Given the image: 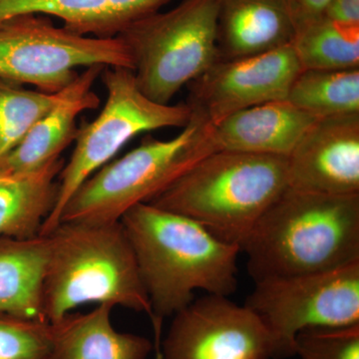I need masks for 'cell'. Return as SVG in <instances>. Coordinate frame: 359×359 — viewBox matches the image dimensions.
<instances>
[{
	"label": "cell",
	"mask_w": 359,
	"mask_h": 359,
	"mask_svg": "<svg viewBox=\"0 0 359 359\" xmlns=\"http://www.w3.org/2000/svg\"><path fill=\"white\" fill-rule=\"evenodd\" d=\"M287 188V158L218 150L149 204L192 219L219 240L241 248Z\"/></svg>",
	"instance_id": "277c9868"
},
{
	"label": "cell",
	"mask_w": 359,
	"mask_h": 359,
	"mask_svg": "<svg viewBox=\"0 0 359 359\" xmlns=\"http://www.w3.org/2000/svg\"><path fill=\"white\" fill-rule=\"evenodd\" d=\"M316 120L287 100L271 101L229 116L214 139L218 150L287 158Z\"/></svg>",
	"instance_id": "9a60e30c"
},
{
	"label": "cell",
	"mask_w": 359,
	"mask_h": 359,
	"mask_svg": "<svg viewBox=\"0 0 359 359\" xmlns=\"http://www.w3.org/2000/svg\"><path fill=\"white\" fill-rule=\"evenodd\" d=\"M101 75L107 100L95 120L77 129L76 146L59 174L57 199L42 224L40 236L49 235L58 226L61 212L73 194L132 138L158 129L183 128L190 121L192 108L188 104L151 100L139 89L130 68L105 67Z\"/></svg>",
	"instance_id": "52a82bcc"
},
{
	"label": "cell",
	"mask_w": 359,
	"mask_h": 359,
	"mask_svg": "<svg viewBox=\"0 0 359 359\" xmlns=\"http://www.w3.org/2000/svg\"><path fill=\"white\" fill-rule=\"evenodd\" d=\"M158 359H161L160 355H157Z\"/></svg>",
	"instance_id": "4316f807"
},
{
	"label": "cell",
	"mask_w": 359,
	"mask_h": 359,
	"mask_svg": "<svg viewBox=\"0 0 359 359\" xmlns=\"http://www.w3.org/2000/svg\"><path fill=\"white\" fill-rule=\"evenodd\" d=\"M302 359H359V323L304 328L294 339Z\"/></svg>",
	"instance_id": "cb8c5ba5"
},
{
	"label": "cell",
	"mask_w": 359,
	"mask_h": 359,
	"mask_svg": "<svg viewBox=\"0 0 359 359\" xmlns=\"http://www.w3.org/2000/svg\"><path fill=\"white\" fill-rule=\"evenodd\" d=\"M57 99L58 93L33 91L0 78V159L20 145Z\"/></svg>",
	"instance_id": "7402d4cb"
},
{
	"label": "cell",
	"mask_w": 359,
	"mask_h": 359,
	"mask_svg": "<svg viewBox=\"0 0 359 359\" xmlns=\"http://www.w3.org/2000/svg\"><path fill=\"white\" fill-rule=\"evenodd\" d=\"M285 100L316 119L359 113V68L302 69Z\"/></svg>",
	"instance_id": "ffe728a7"
},
{
	"label": "cell",
	"mask_w": 359,
	"mask_h": 359,
	"mask_svg": "<svg viewBox=\"0 0 359 359\" xmlns=\"http://www.w3.org/2000/svg\"><path fill=\"white\" fill-rule=\"evenodd\" d=\"M255 283L245 306L271 335L275 359L294 355L295 337L304 328L359 323V262Z\"/></svg>",
	"instance_id": "9c48e42d"
},
{
	"label": "cell",
	"mask_w": 359,
	"mask_h": 359,
	"mask_svg": "<svg viewBox=\"0 0 359 359\" xmlns=\"http://www.w3.org/2000/svg\"><path fill=\"white\" fill-rule=\"evenodd\" d=\"M65 164L59 157L32 173L0 177V238L40 236L42 224L55 205Z\"/></svg>",
	"instance_id": "ac0fdd59"
},
{
	"label": "cell",
	"mask_w": 359,
	"mask_h": 359,
	"mask_svg": "<svg viewBox=\"0 0 359 359\" xmlns=\"http://www.w3.org/2000/svg\"><path fill=\"white\" fill-rule=\"evenodd\" d=\"M105 67H87L58 92L53 107L35 123L18 147L0 159V177L32 173L61 157V153L75 140L78 116L84 111L97 109L100 104V98L92 88Z\"/></svg>",
	"instance_id": "4fadbf2b"
},
{
	"label": "cell",
	"mask_w": 359,
	"mask_h": 359,
	"mask_svg": "<svg viewBox=\"0 0 359 359\" xmlns=\"http://www.w3.org/2000/svg\"><path fill=\"white\" fill-rule=\"evenodd\" d=\"M47 236L50 252L42 287L45 320L57 323L87 304H109L152 316L121 221L61 222Z\"/></svg>",
	"instance_id": "3957f363"
},
{
	"label": "cell",
	"mask_w": 359,
	"mask_h": 359,
	"mask_svg": "<svg viewBox=\"0 0 359 359\" xmlns=\"http://www.w3.org/2000/svg\"><path fill=\"white\" fill-rule=\"evenodd\" d=\"M292 45L302 69L359 68V25L321 18L297 33Z\"/></svg>",
	"instance_id": "44dd1931"
},
{
	"label": "cell",
	"mask_w": 359,
	"mask_h": 359,
	"mask_svg": "<svg viewBox=\"0 0 359 359\" xmlns=\"http://www.w3.org/2000/svg\"><path fill=\"white\" fill-rule=\"evenodd\" d=\"M290 13L295 26V32L299 33L309 25L323 18L325 9L330 0H287ZM295 34V35H297Z\"/></svg>",
	"instance_id": "d4e9b609"
},
{
	"label": "cell",
	"mask_w": 359,
	"mask_h": 359,
	"mask_svg": "<svg viewBox=\"0 0 359 359\" xmlns=\"http://www.w3.org/2000/svg\"><path fill=\"white\" fill-rule=\"evenodd\" d=\"M289 188L359 194V113L316 119L287 157Z\"/></svg>",
	"instance_id": "7c38bea8"
},
{
	"label": "cell",
	"mask_w": 359,
	"mask_h": 359,
	"mask_svg": "<svg viewBox=\"0 0 359 359\" xmlns=\"http://www.w3.org/2000/svg\"><path fill=\"white\" fill-rule=\"evenodd\" d=\"M255 283L309 275L359 262V194L287 188L241 245Z\"/></svg>",
	"instance_id": "7a4b0ae2"
},
{
	"label": "cell",
	"mask_w": 359,
	"mask_h": 359,
	"mask_svg": "<svg viewBox=\"0 0 359 359\" xmlns=\"http://www.w3.org/2000/svg\"><path fill=\"white\" fill-rule=\"evenodd\" d=\"M103 65L133 70L120 37L99 39L57 27L47 16H18L0 25V78L56 94L77 77V68Z\"/></svg>",
	"instance_id": "ba28073f"
},
{
	"label": "cell",
	"mask_w": 359,
	"mask_h": 359,
	"mask_svg": "<svg viewBox=\"0 0 359 359\" xmlns=\"http://www.w3.org/2000/svg\"><path fill=\"white\" fill-rule=\"evenodd\" d=\"M219 0H183L166 13L145 16L117 35L128 47L139 89L170 104L185 85L219 59Z\"/></svg>",
	"instance_id": "8992f818"
},
{
	"label": "cell",
	"mask_w": 359,
	"mask_h": 359,
	"mask_svg": "<svg viewBox=\"0 0 359 359\" xmlns=\"http://www.w3.org/2000/svg\"><path fill=\"white\" fill-rule=\"evenodd\" d=\"M215 151L214 126L192 110L190 121L174 138L145 137L138 147L89 177L65 205L60 223L119 222L132 207L154 199Z\"/></svg>",
	"instance_id": "5b68a950"
},
{
	"label": "cell",
	"mask_w": 359,
	"mask_h": 359,
	"mask_svg": "<svg viewBox=\"0 0 359 359\" xmlns=\"http://www.w3.org/2000/svg\"><path fill=\"white\" fill-rule=\"evenodd\" d=\"M49 252L48 236L0 238V313L46 320L42 287Z\"/></svg>",
	"instance_id": "e0dca14e"
},
{
	"label": "cell",
	"mask_w": 359,
	"mask_h": 359,
	"mask_svg": "<svg viewBox=\"0 0 359 359\" xmlns=\"http://www.w3.org/2000/svg\"><path fill=\"white\" fill-rule=\"evenodd\" d=\"M113 308L98 304L90 313H70L54 323L48 359H147L152 342L141 335L117 332L111 323Z\"/></svg>",
	"instance_id": "2e32d148"
},
{
	"label": "cell",
	"mask_w": 359,
	"mask_h": 359,
	"mask_svg": "<svg viewBox=\"0 0 359 359\" xmlns=\"http://www.w3.org/2000/svg\"><path fill=\"white\" fill-rule=\"evenodd\" d=\"M26 11L51 15L63 27L86 36L111 39L127 26L157 13L170 0H16Z\"/></svg>",
	"instance_id": "d6986e66"
},
{
	"label": "cell",
	"mask_w": 359,
	"mask_h": 359,
	"mask_svg": "<svg viewBox=\"0 0 359 359\" xmlns=\"http://www.w3.org/2000/svg\"><path fill=\"white\" fill-rule=\"evenodd\" d=\"M53 339L49 321L0 313V359H48Z\"/></svg>",
	"instance_id": "603a6c76"
},
{
	"label": "cell",
	"mask_w": 359,
	"mask_h": 359,
	"mask_svg": "<svg viewBox=\"0 0 359 359\" xmlns=\"http://www.w3.org/2000/svg\"><path fill=\"white\" fill-rule=\"evenodd\" d=\"M302 70L292 44L248 57L218 59L189 84L187 104L216 126L238 111L285 100Z\"/></svg>",
	"instance_id": "8fae6325"
},
{
	"label": "cell",
	"mask_w": 359,
	"mask_h": 359,
	"mask_svg": "<svg viewBox=\"0 0 359 359\" xmlns=\"http://www.w3.org/2000/svg\"><path fill=\"white\" fill-rule=\"evenodd\" d=\"M161 359H275L263 323L229 297L207 294L174 314Z\"/></svg>",
	"instance_id": "30bf717a"
},
{
	"label": "cell",
	"mask_w": 359,
	"mask_h": 359,
	"mask_svg": "<svg viewBox=\"0 0 359 359\" xmlns=\"http://www.w3.org/2000/svg\"><path fill=\"white\" fill-rule=\"evenodd\" d=\"M147 292L160 344V327L195 299V290L229 297L238 289V245L176 212L145 203L121 219Z\"/></svg>",
	"instance_id": "6da1fadb"
},
{
	"label": "cell",
	"mask_w": 359,
	"mask_h": 359,
	"mask_svg": "<svg viewBox=\"0 0 359 359\" xmlns=\"http://www.w3.org/2000/svg\"><path fill=\"white\" fill-rule=\"evenodd\" d=\"M323 18L342 25H359V0H330Z\"/></svg>",
	"instance_id": "484cf974"
},
{
	"label": "cell",
	"mask_w": 359,
	"mask_h": 359,
	"mask_svg": "<svg viewBox=\"0 0 359 359\" xmlns=\"http://www.w3.org/2000/svg\"><path fill=\"white\" fill-rule=\"evenodd\" d=\"M295 34L287 0H219V59L275 50L292 44Z\"/></svg>",
	"instance_id": "5bb4252c"
}]
</instances>
